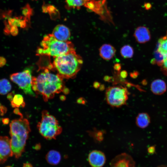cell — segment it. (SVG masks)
<instances>
[{"label":"cell","mask_w":167,"mask_h":167,"mask_svg":"<svg viewBox=\"0 0 167 167\" xmlns=\"http://www.w3.org/2000/svg\"><path fill=\"white\" fill-rule=\"evenodd\" d=\"M160 66L165 73L167 74V56L164 58L163 61Z\"/></svg>","instance_id":"26"},{"label":"cell","mask_w":167,"mask_h":167,"mask_svg":"<svg viewBox=\"0 0 167 167\" xmlns=\"http://www.w3.org/2000/svg\"><path fill=\"white\" fill-rule=\"evenodd\" d=\"M158 45L157 51L164 58L167 56V36L160 38Z\"/></svg>","instance_id":"18"},{"label":"cell","mask_w":167,"mask_h":167,"mask_svg":"<svg viewBox=\"0 0 167 167\" xmlns=\"http://www.w3.org/2000/svg\"><path fill=\"white\" fill-rule=\"evenodd\" d=\"M13 155L10 139L7 136H0V164L4 163Z\"/></svg>","instance_id":"9"},{"label":"cell","mask_w":167,"mask_h":167,"mask_svg":"<svg viewBox=\"0 0 167 167\" xmlns=\"http://www.w3.org/2000/svg\"><path fill=\"white\" fill-rule=\"evenodd\" d=\"M93 133V135L96 140L98 142H101L103 140V133L102 131H95Z\"/></svg>","instance_id":"25"},{"label":"cell","mask_w":167,"mask_h":167,"mask_svg":"<svg viewBox=\"0 0 167 167\" xmlns=\"http://www.w3.org/2000/svg\"><path fill=\"white\" fill-rule=\"evenodd\" d=\"M11 150L15 157L18 158L24 152L26 140L31 130L28 119L20 118L12 121L10 125Z\"/></svg>","instance_id":"2"},{"label":"cell","mask_w":167,"mask_h":167,"mask_svg":"<svg viewBox=\"0 0 167 167\" xmlns=\"http://www.w3.org/2000/svg\"><path fill=\"white\" fill-rule=\"evenodd\" d=\"M121 65L119 63L115 64L114 66V69L118 71H119L121 69Z\"/></svg>","instance_id":"32"},{"label":"cell","mask_w":167,"mask_h":167,"mask_svg":"<svg viewBox=\"0 0 167 167\" xmlns=\"http://www.w3.org/2000/svg\"><path fill=\"white\" fill-rule=\"evenodd\" d=\"M6 15L3 16V17L6 18L7 20L6 21L11 26H15L24 28L26 26V22L28 20L25 18H23L20 17H10L9 15V13H6Z\"/></svg>","instance_id":"15"},{"label":"cell","mask_w":167,"mask_h":167,"mask_svg":"<svg viewBox=\"0 0 167 167\" xmlns=\"http://www.w3.org/2000/svg\"><path fill=\"white\" fill-rule=\"evenodd\" d=\"M22 13L25 16L24 17L28 20V19L29 20L32 13V10L28 5H26L23 8Z\"/></svg>","instance_id":"24"},{"label":"cell","mask_w":167,"mask_h":167,"mask_svg":"<svg viewBox=\"0 0 167 167\" xmlns=\"http://www.w3.org/2000/svg\"><path fill=\"white\" fill-rule=\"evenodd\" d=\"M11 86L9 81L7 79H0V94L5 95L10 92Z\"/></svg>","instance_id":"19"},{"label":"cell","mask_w":167,"mask_h":167,"mask_svg":"<svg viewBox=\"0 0 167 167\" xmlns=\"http://www.w3.org/2000/svg\"><path fill=\"white\" fill-rule=\"evenodd\" d=\"M14 92H12L8 94L7 96V98L9 100L11 101L13 100L14 95Z\"/></svg>","instance_id":"31"},{"label":"cell","mask_w":167,"mask_h":167,"mask_svg":"<svg viewBox=\"0 0 167 167\" xmlns=\"http://www.w3.org/2000/svg\"></svg>","instance_id":"43"},{"label":"cell","mask_w":167,"mask_h":167,"mask_svg":"<svg viewBox=\"0 0 167 167\" xmlns=\"http://www.w3.org/2000/svg\"><path fill=\"white\" fill-rule=\"evenodd\" d=\"M46 159L49 163L55 165L60 162L61 155L58 152L55 150H51L46 154Z\"/></svg>","instance_id":"17"},{"label":"cell","mask_w":167,"mask_h":167,"mask_svg":"<svg viewBox=\"0 0 167 167\" xmlns=\"http://www.w3.org/2000/svg\"><path fill=\"white\" fill-rule=\"evenodd\" d=\"M6 63V59L3 57H0V67L4 66Z\"/></svg>","instance_id":"29"},{"label":"cell","mask_w":167,"mask_h":167,"mask_svg":"<svg viewBox=\"0 0 167 167\" xmlns=\"http://www.w3.org/2000/svg\"><path fill=\"white\" fill-rule=\"evenodd\" d=\"M31 70L26 69L21 72L13 73L10 76V79L16 84L26 94L30 96H35L32 86V80Z\"/></svg>","instance_id":"7"},{"label":"cell","mask_w":167,"mask_h":167,"mask_svg":"<svg viewBox=\"0 0 167 167\" xmlns=\"http://www.w3.org/2000/svg\"><path fill=\"white\" fill-rule=\"evenodd\" d=\"M11 26L10 30V34L13 36H16L18 34V32L17 27L15 26Z\"/></svg>","instance_id":"27"},{"label":"cell","mask_w":167,"mask_h":167,"mask_svg":"<svg viewBox=\"0 0 167 167\" xmlns=\"http://www.w3.org/2000/svg\"><path fill=\"white\" fill-rule=\"evenodd\" d=\"M37 127L41 135L48 140L55 139L62 131L56 118L46 110L42 112V118Z\"/></svg>","instance_id":"5"},{"label":"cell","mask_w":167,"mask_h":167,"mask_svg":"<svg viewBox=\"0 0 167 167\" xmlns=\"http://www.w3.org/2000/svg\"><path fill=\"white\" fill-rule=\"evenodd\" d=\"M40 148V146L38 145H36L35 147V148L36 150H39Z\"/></svg>","instance_id":"39"},{"label":"cell","mask_w":167,"mask_h":167,"mask_svg":"<svg viewBox=\"0 0 167 167\" xmlns=\"http://www.w3.org/2000/svg\"><path fill=\"white\" fill-rule=\"evenodd\" d=\"M2 121L4 125H7L9 122V119L8 118H2Z\"/></svg>","instance_id":"35"},{"label":"cell","mask_w":167,"mask_h":167,"mask_svg":"<svg viewBox=\"0 0 167 167\" xmlns=\"http://www.w3.org/2000/svg\"><path fill=\"white\" fill-rule=\"evenodd\" d=\"M88 161L92 167H102L106 161L104 153L101 151L94 150L91 152L88 155Z\"/></svg>","instance_id":"10"},{"label":"cell","mask_w":167,"mask_h":167,"mask_svg":"<svg viewBox=\"0 0 167 167\" xmlns=\"http://www.w3.org/2000/svg\"><path fill=\"white\" fill-rule=\"evenodd\" d=\"M136 123L137 126L141 128L147 127L151 122L149 114L146 113H139L136 118Z\"/></svg>","instance_id":"16"},{"label":"cell","mask_w":167,"mask_h":167,"mask_svg":"<svg viewBox=\"0 0 167 167\" xmlns=\"http://www.w3.org/2000/svg\"><path fill=\"white\" fill-rule=\"evenodd\" d=\"M14 113L19 115L21 118L23 117V115L20 112L19 109L18 108H15L14 110Z\"/></svg>","instance_id":"34"},{"label":"cell","mask_w":167,"mask_h":167,"mask_svg":"<svg viewBox=\"0 0 167 167\" xmlns=\"http://www.w3.org/2000/svg\"><path fill=\"white\" fill-rule=\"evenodd\" d=\"M23 167H33V166L30 163H26L24 164Z\"/></svg>","instance_id":"37"},{"label":"cell","mask_w":167,"mask_h":167,"mask_svg":"<svg viewBox=\"0 0 167 167\" xmlns=\"http://www.w3.org/2000/svg\"><path fill=\"white\" fill-rule=\"evenodd\" d=\"M93 86L95 88H99L100 86V84L98 82H95L93 83Z\"/></svg>","instance_id":"36"},{"label":"cell","mask_w":167,"mask_h":167,"mask_svg":"<svg viewBox=\"0 0 167 167\" xmlns=\"http://www.w3.org/2000/svg\"><path fill=\"white\" fill-rule=\"evenodd\" d=\"M110 78L108 76H106L104 77V79L106 81H109L110 80Z\"/></svg>","instance_id":"38"},{"label":"cell","mask_w":167,"mask_h":167,"mask_svg":"<svg viewBox=\"0 0 167 167\" xmlns=\"http://www.w3.org/2000/svg\"><path fill=\"white\" fill-rule=\"evenodd\" d=\"M32 86L36 94L41 95L45 101L61 92H68L65 88L63 78L58 74L50 72L47 69L37 77H32Z\"/></svg>","instance_id":"1"},{"label":"cell","mask_w":167,"mask_h":167,"mask_svg":"<svg viewBox=\"0 0 167 167\" xmlns=\"http://www.w3.org/2000/svg\"><path fill=\"white\" fill-rule=\"evenodd\" d=\"M135 163L132 156L126 153L120 154L113 158L110 167H135Z\"/></svg>","instance_id":"8"},{"label":"cell","mask_w":167,"mask_h":167,"mask_svg":"<svg viewBox=\"0 0 167 167\" xmlns=\"http://www.w3.org/2000/svg\"><path fill=\"white\" fill-rule=\"evenodd\" d=\"M128 95L126 88L121 86H115L106 89L105 96L109 105L113 107H119L126 104Z\"/></svg>","instance_id":"6"},{"label":"cell","mask_w":167,"mask_h":167,"mask_svg":"<svg viewBox=\"0 0 167 167\" xmlns=\"http://www.w3.org/2000/svg\"><path fill=\"white\" fill-rule=\"evenodd\" d=\"M74 49L72 43L69 41H61L56 39L52 34L43 37L37 53L38 55L54 57L65 54Z\"/></svg>","instance_id":"4"},{"label":"cell","mask_w":167,"mask_h":167,"mask_svg":"<svg viewBox=\"0 0 167 167\" xmlns=\"http://www.w3.org/2000/svg\"><path fill=\"white\" fill-rule=\"evenodd\" d=\"M83 64L82 58L76 54L74 49L55 57L52 66L62 78L68 79L76 76Z\"/></svg>","instance_id":"3"},{"label":"cell","mask_w":167,"mask_h":167,"mask_svg":"<svg viewBox=\"0 0 167 167\" xmlns=\"http://www.w3.org/2000/svg\"><path fill=\"white\" fill-rule=\"evenodd\" d=\"M157 167H167V165H162L159 166Z\"/></svg>","instance_id":"40"},{"label":"cell","mask_w":167,"mask_h":167,"mask_svg":"<svg viewBox=\"0 0 167 167\" xmlns=\"http://www.w3.org/2000/svg\"><path fill=\"white\" fill-rule=\"evenodd\" d=\"M77 102L79 104H85L86 101L84 98L80 97L77 99Z\"/></svg>","instance_id":"30"},{"label":"cell","mask_w":167,"mask_h":167,"mask_svg":"<svg viewBox=\"0 0 167 167\" xmlns=\"http://www.w3.org/2000/svg\"><path fill=\"white\" fill-rule=\"evenodd\" d=\"M114 47L109 44H104L101 45L99 49V54L104 59L109 60L114 56L116 53Z\"/></svg>","instance_id":"13"},{"label":"cell","mask_w":167,"mask_h":167,"mask_svg":"<svg viewBox=\"0 0 167 167\" xmlns=\"http://www.w3.org/2000/svg\"><path fill=\"white\" fill-rule=\"evenodd\" d=\"M164 59L163 56L157 50L155 53L154 58L152 60V64H157L160 66Z\"/></svg>","instance_id":"23"},{"label":"cell","mask_w":167,"mask_h":167,"mask_svg":"<svg viewBox=\"0 0 167 167\" xmlns=\"http://www.w3.org/2000/svg\"><path fill=\"white\" fill-rule=\"evenodd\" d=\"M52 34L56 39L62 41H68L71 35L69 28L62 24L56 26L54 28Z\"/></svg>","instance_id":"11"},{"label":"cell","mask_w":167,"mask_h":167,"mask_svg":"<svg viewBox=\"0 0 167 167\" xmlns=\"http://www.w3.org/2000/svg\"><path fill=\"white\" fill-rule=\"evenodd\" d=\"M120 53L122 56L124 58H130L134 54V50L131 46L129 45H125L121 49Z\"/></svg>","instance_id":"21"},{"label":"cell","mask_w":167,"mask_h":167,"mask_svg":"<svg viewBox=\"0 0 167 167\" xmlns=\"http://www.w3.org/2000/svg\"><path fill=\"white\" fill-rule=\"evenodd\" d=\"M1 104L0 103V106H1Z\"/></svg>","instance_id":"42"},{"label":"cell","mask_w":167,"mask_h":167,"mask_svg":"<svg viewBox=\"0 0 167 167\" xmlns=\"http://www.w3.org/2000/svg\"><path fill=\"white\" fill-rule=\"evenodd\" d=\"M148 152L150 154H153L155 152V146H152L148 148Z\"/></svg>","instance_id":"28"},{"label":"cell","mask_w":167,"mask_h":167,"mask_svg":"<svg viewBox=\"0 0 167 167\" xmlns=\"http://www.w3.org/2000/svg\"><path fill=\"white\" fill-rule=\"evenodd\" d=\"M5 167H11V166H6Z\"/></svg>","instance_id":"41"},{"label":"cell","mask_w":167,"mask_h":167,"mask_svg":"<svg viewBox=\"0 0 167 167\" xmlns=\"http://www.w3.org/2000/svg\"><path fill=\"white\" fill-rule=\"evenodd\" d=\"M134 36L138 42L143 43L149 41L151 35L148 29L144 26H140L135 29Z\"/></svg>","instance_id":"12"},{"label":"cell","mask_w":167,"mask_h":167,"mask_svg":"<svg viewBox=\"0 0 167 167\" xmlns=\"http://www.w3.org/2000/svg\"><path fill=\"white\" fill-rule=\"evenodd\" d=\"M127 75V72L125 71H123L120 73V76L123 78H126Z\"/></svg>","instance_id":"33"},{"label":"cell","mask_w":167,"mask_h":167,"mask_svg":"<svg viewBox=\"0 0 167 167\" xmlns=\"http://www.w3.org/2000/svg\"><path fill=\"white\" fill-rule=\"evenodd\" d=\"M11 102V106L13 108H18L20 106L24 107L25 105L24 98L20 94L14 95L13 100Z\"/></svg>","instance_id":"20"},{"label":"cell","mask_w":167,"mask_h":167,"mask_svg":"<svg viewBox=\"0 0 167 167\" xmlns=\"http://www.w3.org/2000/svg\"><path fill=\"white\" fill-rule=\"evenodd\" d=\"M150 88L152 92L157 95L163 94L167 89L165 82L161 79H156L153 81L151 84Z\"/></svg>","instance_id":"14"},{"label":"cell","mask_w":167,"mask_h":167,"mask_svg":"<svg viewBox=\"0 0 167 167\" xmlns=\"http://www.w3.org/2000/svg\"><path fill=\"white\" fill-rule=\"evenodd\" d=\"M90 0H66L68 6L71 7L78 8Z\"/></svg>","instance_id":"22"}]
</instances>
